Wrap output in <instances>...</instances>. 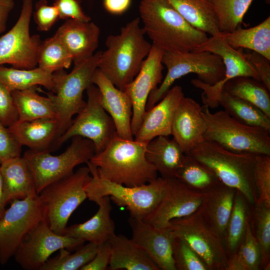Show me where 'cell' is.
I'll list each match as a JSON object with an SVG mask.
<instances>
[{
    "instance_id": "46",
    "label": "cell",
    "mask_w": 270,
    "mask_h": 270,
    "mask_svg": "<svg viewBox=\"0 0 270 270\" xmlns=\"http://www.w3.org/2000/svg\"><path fill=\"white\" fill-rule=\"evenodd\" d=\"M22 148L8 128H6L0 122V163L20 156Z\"/></svg>"
},
{
    "instance_id": "27",
    "label": "cell",
    "mask_w": 270,
    "mask_h": 270,
    "mask_svg": "<svg viewBox=\"0 0 270 270\" xmlns=\"http://www.w3.org/2000/svg\"><path fill=\"white\" fill-rule=\"evenodd\" d=\"M8 128L22 146L34 150H48L58 135V123L55 118L16 120Z\"/></svg>"
},
{
    "instance_id": "41",
    "label": "cell",
    "mask_w": 270,
    "mask_h": 270,
    "mask_svg": "<svg viewBox=\"0 0 270 270\" xmlns=\"http://www.w3.org/2000/svg\"><path fill=\"white\" fill-rule=\"evenodd\" d=\"M251 222L261 255L260 270H270V206L255 204L251 206Z\"/></svg>"
},
{
    "instance_id": "11",
    "label": "cell",
    "mask_w": 270,
    "mask_h": 270,
    "mask_svg": "<svg viewBox=\"0 0 270 270\" xmlns=\"http://www.w3.org/2000/svg\"><path fill=\"white\" fill-rule=\"evenodd\" d=\"M87 101L66 131L53 143L58 148L74 136L90 140L96 153L104 150L116 135L114 122L102 106L98 88L91 84L86 90Z\"/></svg>"
},
{
    "instance_id": "28",
    "label": "cell",
    "mask_w": 270,
    "mask_h": 270,
    "mask_svg": "<svg viewBox=\"0 0 270 270\" xmlns=\"http://www.w3.org/2000/svg\"><path fill=\"white\" fill-rule=\"evenodd\" d=\"M111 270H160L150 256L132 238L121 234H114L109 240Z\"/></svg>"
},
{
    "instance_id": "16",
    "label": "cell",
    "mask_w": 270,
    "mask_h": 270,
    "mask_svg": "<svg viewBox=\"0 0 270 270\" xmlns=\"http://www.w3.org/2000/svg\"><path fill=\"white\" fill-rule=\"evenodd\" d=\"M84 242L54 232L44 219L29 232L14 256L22 268L40 270L54 252L62 248L77 249Z\"/></svg>"
},
{
    "instance_id": "4",
    "label": "cell",
    "mask_w": 270,
    "mask_h": 270,
    "mask_svg": "<svg viewBox=\"0 0 270 270\" xmlns=\"http://www.w3.org/2000/svg\"><path fill=\"white\" fill-rule=\"evenodd\" d=\"M186 154L210 170L224 184L240 192L250 206L256 203L253 179L256 154L231 152L206 140Z\"/></svg>"
},
{
    "instance_id": "10",
    "label": "cell",
    "mask_w": 270,
    "mask_h": 270,
    "mask_svg": "<svg viewBox=\"0 0 270 270\" xmlns=\"http://www.w3.org/2000/svg\"><path fill=\"white\" fill-rule=\"evenodd\" d=\"M71 144L62 154H52L48 150H29L23 157L32 172L38 194L45 187L74 173V168L90 161L96 154L93 142L81 137L72 138Z\"/></svg>"
},
{
    "instance_id": "44",
    "label": "cell",
    "mask_w": 270,
    "mask_h": 270,
    "mask_svg": "<svg viewBox=\"0 0 270 270\" xmlns=\"http://www.w3.org/2000/svg\"><path fill=\"white\" fill-rule=\"evenodd\" d=\"M172 256L176 270H208L198 255L180 238L173 237Z\"/></svg>"
},
{
    "instance_id": "20",
    "label": "cell",
    "mask_w": 270,
    "mask_h": 270,
    "mask_svg": "<svg viewBox=\"0 0 270 270\" xmlns=\"http://www.w3.org/2000/svg\"><path fill=\"white\" fill-rule=\"evenodd\" d=\"M184 97L181 86L170 88L160 100L146 110L134 140L148 144L157 136L171 135L174 114Z\"/></svg>"
},
{
    "instance_id": "49",
    "label": "cell",
    "mask_w": 270,
    "mask_h": 270,
    "mask_svg": "<svg viewBox=\"0 0 270 270\" xmlns=\"http://www.w3.org/2000/svg\"><path fill=\"white\" fill-rule=\"evenodd\" d=\"M244 55L256 70L260 82L270 91V60L254 52Z\"/></svg>"
},
{
    "instance_id": "8",
    "label": "cell",
    "mask_w": 270,
    "mask_h": 270,
    "mask_svg": "<svg viewBox=\"0 0 270 270\" xmlns=\"http://www.w3.org/2000/svg\"><path fill=\"white\" fill-rule=\"evenodd\" d=\"M162 63L166 68L167 72L159 86L150 94L146 110L160 100L174 82L183 76L194 74L199 80L214 85L221 81L225 74L221 58L207 51L164 52Z\"/></svg>"
},
{
    "instance_id": "17",
    "label": "cell",
    "mask_w": 270,
    "mask_h": 270,
    "mask_svg": "<svg viewBox=\"0 0 270 270\" xmlns=\"http://www.w3.org/2000/svg\"><path fill=\"white\" fill-rule=\"evenodd\" d=\"M164 52L152 44L138 73L123 90L129 96L132 103L131 130L133 136H135L141 124L150 94L158 87L163 80L164 68L162 58Z\"/></svg>"
},
{
    "instance_id": "1",
    "label": "cell",
    "mask_w": 270,
    "mask_h": 270,
    "mask_svg": "<svg viewBox=\"0 0 270 270\" xmlns=\"http://www.w3.org/2000/svg\"><path fill=\"white\" fill-rule=\"evenodd\" d=\"M139 12L152 44L164 52L194 51L208 38L188 22L168 0H142Z\"/></svg>"
},
{
    "instance_id": "6",
    "label": "cell",
    "mask_w": 270,
    "mask_h": 270,
    "mask_svg": "<svg viewBox=\"0 0 270 270\" xmlns=\"http://www.w3.org/2000/svg\"><path fill=\"white\" fill-rule=\"evenodd\" d=\"M202 114L206 124L204 140L233 152L270 156V131L242 124L224 110L212 112L206 106Z\"/></svg>"
},
{
    "instance_id": "7",
    "label": "cell",
    "mask_w": 270,
    "mask_h": 270,
    "mask_svg": "<svg viewBox=\"0 0 270 270\" xmlns=\"http://www.w3.org/2000/svg\"><path fill=\"white\" fill-rule=\"evenodd\" d=\"M102 51L74 66L69 74L64 70L54 72V86L46 93L52 102L56 114L58 138L68 128L72 117L84 108V92L92 84L93 74L98 68Z\"/></svg>"
},
{
    "instance_id": "43",
    "label": "cell",
    "mask_w": 270,
    "mask_h": 270,
    "mask_svg": "<svg viewBox=\"0 0 270 270\" xmlns=\"http://www.w3.org/2000/svg\"><path fill=\"white\" fill-rule=\"evenodd\" d=\"M253 179L257 194L256 204L270 206V156L255 155Z\"/></svg>"
},
{
    "instance_id": "22",
    "label": "cell",
    "mask_w": 270,
    "mask_h": 270,
    "mask_svg": "<svg viewBox=\"0 0 270 270\" xmlns=\"http://www.w3.org/2000/svg\"><path fill=\"white\" fill-rule=\"evenodd\" d=\"M202 110L197 102L184 96L174 114L171 135L185 154L204 140L206 124Z\"/></svg>"
},
{
    "instance_id": "39",
    "label": "cell",
    "mask_w": 270,
    "mask_h": 270,
    "mask_svg": "<svg viewBox=\"0 0 270 270\" xmlns=\"http://www.w3.org/2000/svg\"><path fill=\"white\" fill-rule=\"evenodd\" d=\"M72 62V57L55 34L41 42L37 54L38 67L54 72L68 68Z\"/></svg>"
},
{
    "instance_id": "37",
    "label": "cell",
    "mask_w": 270,
    "mask_h": 270,
    "mask_svg": "<svg viewBox=\"0 0 270 270\" xmlns=\"http://www.w3.org/2000/svg\"><path fill=\"white\" fill-rule=\"evenodd\" d=\"M176 178L191 190L204 194L222 184L213 172L188 154Z\"/></svg>"
},
{
    "instance_id": "36",
    "label": "cell",
    "mask_w": 270,
    "mask_h": 270,
    "mask_svg": "<svg viewBox=\"0 0 270 270\" xmlns=\"http://www.w3.org/2000/svg\"><path fill=\"white\" fill-rule=\"evenodd\" d=\"M218 106L238 121L270 131V118L252 104L222 90L216 98Z\"/></svg>"
},
{
    "instance_id": "5",
    "label": "cell",
    "mask_w": 270,
    "mask_h": 270,
    "mask_svg": "<svg viewBox=\"0 0 270 270\" xmlns=\"http://www.w3.org/2000/svg\"><path fill=\"white\" fill-rule=\"evenodd\" d=\"M91 178L84 187L87 198L96 202L108 196L114 204L126 207L130 216L144 220L160 202L167 179L157 178L141 186H126L112 182L100 176L97 168L90 161L86 162Z\"/></svg>"
},
{
    "instance_id": "12",
    "label": "cell",
    "mask_w": 270,
    "mask_h": 270,
    "mask_svg": "<svg viewBox=\"0 0 270 270\" xmlns=\"http://www.w3.org/2000/svg\"><path fill=\"white\" fill-rule=\"evenodd\" d=\"M172 237L184 240L200 258L208 270H226L228 256L224 242L197 211L169 222Z\"/></svg>"
},
{
    "instance_id": "26",
    "label": "cell",
    "mask_w": 270,
    "mask_h": 270,
    "mask_svg": "<svg viewBox=\"0 0 270 270\" xmlns=\"http://www.w3.org/2000/svg\"><path fill=\"white\" fill-rule=\"evenodd\" d=\"M96 203L98 206L96 214L84 222L67 226L64 235L98 244L108 241L116 234L110 198L104 196Z\"/></svg>"
},
{
    "instance_id": "47",
    "label": "cell",
    "mask_w": 270,
    "mask_h": 270,
    "mask_svg": "<svg viewBox=\"0 0 270 270\" xmlns=\"http://www.w3.org/2000/svg\"><path fill=\"white\" fill-rule=\"evenodd\" d=\"M54 5L58 9L59 18L84 22L91 20L83 12L78 0H55Z\"/></svg>"
},
{
    "instance_id": "42",
    "label": "cell",
    "mask_w": 270,
    "mask_h": 270,
    "mask_svg": "<svg viewBox=\"0 0 270 270\" xmlns=\"http://www.w3.org/2000/svg\"><path fill=\"white\" fill-rule=\"evenodd\" d=\"M99 244L88 242L77 248L74 254L62 248L60 254L49 258L40 270H77L91 261L95 256Z\"/></svg>"
},
{
    "instance_id": "23",
    "label": "cell",
    "mask_w": 270,
    "mask_h": 270,
    "mask_svg": "<svg viewBox=\"0 0 270 270\" xmlns=\"http://www.w3.org/2000/svg\"><path fill=\"white\" fill-rule=\"evenodd\" d=\"M54 34L62 43L76 64L94 54L98 46L100 29L90 21L67 20Z\"/></svg>"
},
{
    "instance_id": "19",
    "label": "cell",
    "mask_w": 270,
    "mask_h": 270,
    "mask_svg": "<svg viewBox=\"0 0 270 270\" xmlns=\"http://www.w3.org/2000/svg\"><path fill=\"white\" fill-rule=\"evenodd\" d=\"M132 240L162 270H176L172 256L173 237L167 228L160 229L144 220L130 216Z\"/></svg>"
},
{
    "instance_id": "24",
    "label": "cell",
    "mask_w": 270,
    "mask_h": 270,
    "mask_svg": "<svg viewBox=\"0 0 270 270\" xmlns=\"http://www.w3.org/2000/svg\"><path fill=\"white\" fill-rule=\"evenodd\" d=\"M236 190L223 184L204 194L197 211L224 242Z\"/></svg>"
},
{
    "instance_id": "52",
    "label": "cell",
    "mask_w": 270,
    "mask_h": 270,
    "mask_svg": "<svg viewBox=\"0 0 270 270\" xmlns=\"http://www.w3.org/2000/svg\"><path fill=\"white\" fill-rule=\"evenodd\" d=\"M14 6V0H0V34L6 28L8 15Z\"/></svg>"
},
{
    "instance_id": "32",
    "label": "cell",
    "mask_w": 270,
    "mask_h": 270,
    "mask_svg": "<svg viewBox=\"0 0 270 270\" xmlns=\"http://www.w3.org/2000/svg\"><path fill=\"white\" fill-rule=\"evenodd\" d=\"M54 72L39 67L19 69L0 66V82L10 92L41 86L52 92L54 86Z\"/></svg>"
},
{
    "instance_id": "29",
    "label": "cell",
    "mask_w": 270,
    "mask_h": 270,
    "mask_svg": "<svg viewBox=\"0 0 270 270\" xmlns=\"http://www.w3.org/2000/svg\"><path fill=\"white\" fill-rule=\"evenodd\" d=\"M185 156L178 144L167 136H157L146 145V159L164 178H176Z\"/></svg>"
},
{
    "instance_id": "9",
    "label": "cell",
    "mask_w": 270,
    "mask_h": 270,
    "mask_svg": "<svg viewBox=\"0 0 270 270\" xmlns=\"http://www.w3.org/2000/svg\"><path fill=\"white\" fill-rule=\"evenodd\" d=\"M90 178L88 167L80 168L50 184L38 194L44 220L54 232L64 235L72 214L87 198L84 187Z\"/></svg>"
},
{
    "instance_id": "51",
    "label": "cell",
    "mask_w": 270,
    "mask_h": 270,
    "mask_svg": "<svg viewBox=\"0 0 270 270\" xmlns=\"http://www.w3.org/2000/svg\"><path fill=\"white\" fill-rule=\"evenodd\" d=\"M132 0H103L105 10L112 14H124L130 8Z\"/></svg>"
},
{
    "instance_id": "33",
    "label": "cell",
    "mask_w": 270,
    "mask_h": 270,
    "mask_svg": "<svg viewBox=\"0 0 270 270\" xmlns=\"http://www.w3.org/2000/svg\"><path fill=\"white\" fill-rule=\"evenodd\" d=\"M11 94L18 115L17 120L56 118V112L50 99L48 96H44L38 94L36 87L14 90Z\"/></svg>"
},
{
    "instance_id": "15",
    "label": "cell",
    "mask_w": 270,
    "mask_h": 270,
    "mask_svg": "<svg viewBox=\"0 0 270 270\" xmlns=\"http://www.w3.org/2000/svg\"><path fill=\"white\" fill-rule=\"evenodd\" d=\"M32 10V0H22L17 22L8 32L0 37V66L9 64L19 69L36 68L41 41L38 35L30 34Z\"/></svg>"
},
{
    "instance_id": "38",
    "label": "cell",
    "mask_w": 270,
    "mask_h": 270,
    "mask_svg": "<svg viewBox=\"0 0 270 270\" xmlns=\"http://www.w3.org/2000/svg\"><path fill=\"white\" fill-rule=\"evenodd\" d=\"M260 264V248L250 220L242 242L236 252L228 258L226 270H258Z\"/></svg>"
},
{
    "instance_id": "31",
    "label": "cell",
    "mask_w": 270,
    "mask_h": 270,
    "mask_svg": "<svg viewBox=\"0 0 270 270\" xmlns=\"http://www.w3.org/2000/svg\"><path fill=\"white\" fill-rule=\"evenodd\" d=\"M222 35L232 48L249 49L270 60V16L254 27L242 28L239 26L232 32L222 33Z\"/></svg>"
},
{
    "instance_id": "34",
    "label": "cell",
    "mask_w": 270,
    "mask_h": 270,
    "mask_svg": "<svg viewBox=\"0 0 270 270\" xmlns=\"http://www.w3.org/2000/svg\"><path fill=\"white\" fill-rule=\"evenodd\" d=\"M222 90L252 104L270 118V91L260 81L236 77L226 82Z\"/></svg>"
},
{
    "instance_id": "14",
    "label": "cell",
    "mask_w": 270,
    "mask_h": 270,
    "mask_svg": "<svg viewBox=\"0 0 270 270\" xmlns=\"http://www.w3.org/2000/svg\"><path fill=\"white\" fill-rule=\"evenodd\" d=\"M194 51H207L218 56L225 67L224 78L214 85L206 84L198 78L191 81L194 86L202 90V101L209 108H214L218 106L216 98L228 80L236 77L247 76L260 81L256 70L244 54L228 44L222 32L208 38Z\"/></svg>"
},
{
    "instance_id": "48",
    "label": "cell",
    "mask_w": 270,
    "mask_h": 270,
    "mask_svg": "<svg viewBox=\"0 0 270 270\" xmlns=\"http://www.w3.org/2000/svg\"><path fill=\"white\" fill-rule=\"evenodd\" d=\"M18 118L11 92L0 82V122L6 127Z\"/></svg>"
},
{
    "instance_id": "35",
    "label": "cell",
    "mask_w": 270,
    "mask_h": 270,
    "mask_svg": "<svg viewBox=\"0 0 270 270\" xmlns=\"http://www.w3.org/2000/svg\"><path fill=\"white\" fill-rule=\"evenodd\" d=\"M251 206L236 190L224 240L228 258L236 252L244 238L247 224L251 220Z\"/></svg>"
},
{
    "instance_id": "53",
    "label": "cell",
    "mask_w": 270,
    "mask_h": 270,
    "mask_svg": "<svg viewBox=\"0 0 270 270\" xmlns=\"http://www.w3.org/2000/svg\"><path fill=\"white\" fill-rule=\"evenodd\" d=\"M6 206L3 201V184L0 172V218H2L6 211Z\"/></svg>"
},
{
    "instance_id": "2",
    "label": "cell",
    "mask_w": 270,
    "mask_h": 270,
    "mask_svg": "<svg viewBox=\"0 0 270 270\" xmlns=\"http://www.w3.org/2000/svg\"><path fill=\"white\" fill-rule=\"evenodd\" d=\"M136 18L108 36L106 49L102 52L98 68L118 88L124 90L138 73L152 44Z\"/></svg>"
},
{
    "instance_id": "25",
    "label": "cell",
    "mask_w": 270,
    "mask_h": 270,
    "mask_svg": "<svg viewBox=\"0 0 270 270\" xmlns=\"http://www.w3.org/2000/svg\"><path fill=\"white\" fill-rule=\"evenodd\" d=\"M3 184V201H11L38 194L31 170L22 156L12 158L0 163Z\"/></svg>"
},
{
    "instance_id": "30",
    "label": "cell",
    "mask_w": 270,
    "mask_h": 270,
    "mask_svg": "<svg viewBox=\"0 0 270 270\" xmlns=\"http://www.w3.org/2000/svg\"><path fill=\"white\" fill-rule=\"evenodd\" d=\"M194 28L211 36L221 33L210 0H168Z\"/></svg>"
},
{
    "instance_id": "21",
    "label": "cell",
    "mask_w": 270,
    "mask_h": 270,
    "mask_svg": "<svg viewBox=\"0 0 270 270\" xmlns=\"http://www.w3.org/2000/svg\"><path fill=\"white\" fill-rule=\"evenodd\" d=\"M92 84L100 92L102 106L112 118L118 136L134 140L131 130L132 106L129 96L116 88L98 68L93 74Z\"/></svg>"
},
{
    "instance_id": "45",
    "label": "cell",
    "mask_w": 270,
    "mask_h": 270,
    "mask_svg": "<svg viewBox=\"0 0 270 270\" xmlns=\"http://www.w3.org/2000/svg\"><path fill=\"white\" fill-rule=\"evenodd\" d=\"M34 18L38 30L48 31L59 18L58 9L48 5L46 0H40L36 4Z\"/></svg>"
},
{
    "instance_id": "13",
    "label": "cell",
    "mask_w": 270,
    "mask_h": 270,
    "mask_svg": "<svg viewBox=\"0 0 270 270\" xmlns=\"http://www.w3.org/2000/svg\"><path fill=\"white\" fill-rule=\"evenodd\" d=\"M44 219L38 194L12 201L0 218V264L14 256L29 232Z\"/></svg>"
},
{
    "instance_id": "50",
    "label": "cell",
    "mask_w": 270,
    "mask_h": 270,
    "mask_svg": "<svg viewBox=\"0 0 270 270\" xmlns=\"http://www.w3.org/2000/svg\"><path fill=\"white\" fill-rule=\"evenodd\" d=\"M111 256L110 241L99 244L98 250L92 260L80 270H105L108 266Z\"/></svg>"
},
{
    "instance_id": "18",
    "label": "cell",
    "mask_w": 270,
    "mask_h": 270,
    "mask_svg": "<svg viewBox=\"0 0 270 270\" xmlns=\"http://www.w3.org/2000/svg\"><path fill=\"white\" fill-rule=\"evenodd\" d=\"M204 196V194L191 190L176 178L167 179L160 202L144 220L156 228H166L171 220L196 211Z\"/></svg>"
},
{
    "instance_id": "40",
    "label": "cell",
    "mask_w": 270,
    "mask_h": 270,
    "mask_svg": "<svg viewBox=\"0 0 270 270\" xmlns=\"http://www.w3.org/2000/svg\"><path fill=\"white\" fill-rule=\"evenodd\" d=\"M254 0H210L219 30L230 32L240 26L244 16Z\"/></svg>"
},
{
    "instance_id": "3",
    "label": "cell",
    "mask_w": 270,
    "mask_h": 270,
    "mask_svg": "<svg viewBox=\"0 0 270 270\" xmlns=\"http://www.w3.org/2000/svg\"><path fill=\"white\" fill-rule=\"evenodd\" d=\"M146 145L116 134L90 162L97 168L98 174L106 180L126 186H141L158 178L156 170L146 158Z\"/></svg>"
}]
</instances>
